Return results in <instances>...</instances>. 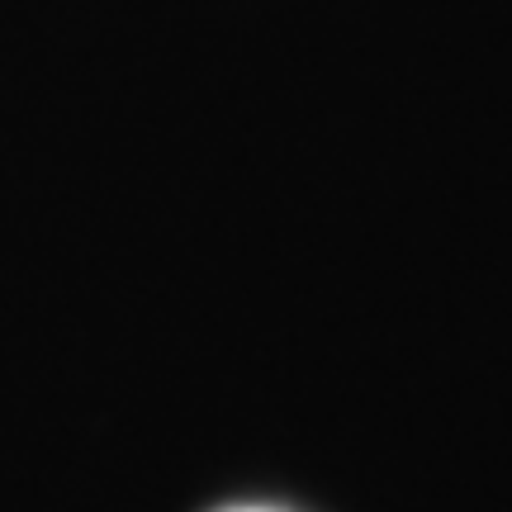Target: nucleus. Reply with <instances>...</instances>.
Masks as SVG:
<instances>
[{"label":"nucleus","mask_w":512,"mask_h":512,"mask_svg":"<svg viewBox=\"0 0 512 512\" xmlns=\"http://www.w3.org/2000/svg\"><path fill=\"white\" fill-rule=\"evenodd\" d=\"M238 512H266V508H238Z\"/></svg>","instance_id":"obj_1"}]
</instances>
